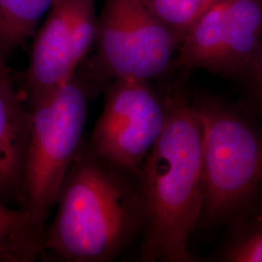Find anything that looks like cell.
<instances>
[{
    "mask_svg": "<svg viewBox=\"0 0 262 262\" xmlns=\"http://www.w3.org/2000/svg\"><path fill=\"white\" fill-rule=\"evenodd\" d=\"M165 93L167 122L137 175L144 217L138 260L198 261L189 241L203 208V125L184 84Z\"/></svg>",
    "mask_w": 262,
    "mask_h": 262,
    "instance_id": "6da1fadb",
    "label": "cell"
},
{
    "mask_svg": "<svg viewBox=\"0 0 262 262\" xmlns=\"http://www.w3.org/2000/svg\"><path fill=\"white\" fill-rule=\"evenodd\" d=\"M56 204V216L43 232L39 259L112 261L142 234L137 176L98 157L85 141Z\"/></svg>",
    "mask_w": 262,
    "mask_h": 262,
    "instance_id": "7a4b0ae2",
    "label": "cell"
},
{
    "mask_svg": "<svg viewBox=\"0 0 262 262\" xmlns=\"http://www.w3.org/2000/svg\"><path fill=\"white\" fill-rule=\"evenodd\" d=\"M203 125V208L197 229L212 231L261 209L262 137L245 104L199 93L190 97Z\"/></svg>",
    "mask_w": 262,
    "mask_h": 262,
    "instance_id": "3957f363",
    "label": "cell"
},
{
    "mask_svg": "<svg viewBox=\"0 0 262 262\" xmlns=\"http://www.w3.org/2000/svg\"><path fill=\"white\" fill-rule=\"evenodd\" d=\"M94 95L92 86L76 72L55 93L28 107L29 131L19 203L42 232L84 142L89 103Z\"/></svg>",
    "mask_w": 262,
    "mask_h": 262,
    "instance_id": "277c9868",
    "label": "cell"
},
{
    "mask_svg": "<svg viewBox=\"0 0 262 262\" xmlns=\"http://www.w3.org/2000/svg\"><path fill=\"white\" fill-rule=\"evenodd\" d=\"M173 66L233 80L261 112L262 0H217L182 40Z\"/></svg>",
    "mask_w": 262,
    "mask_h": 262,
    "instance_id": "5b68a950",
    "label": "cell"
},
{
    "mask_svg": "<svg viewBox=\"0 0 262 262\" xmlns=\"http://www.w3.org/2000/svg\"><path fill=\"white\" fill-rule=\"evenodd\" d=\"M96 54L77 72L97 94L114 80L150 82L173 66L181 39L146 0H104L96 26Z\"/></svg>",
    "mask_w": 262,
    "mask_h": 262,
    "instance_id": "8992f818",
    "label": "cell"
},
{
    "mask_svg": "<svg viewBox=\"0 0 262 262\" xmlns=\"http://www.w3.org/2000/svg\"><path fill=\"white\" fill-rule=\"evenodd\" d=\"M104 92L102 112L86 143L101 159L137 176L167 122L166 93L134 78L114 80Z\"/></svg>",
    "mask_w": 262,
    "mask_h": 262,
    "instance_id": "52a82bcc",
    "label": "cell"
},
{
    "mask_svg": "<svg viewBox=\"0 0 262 262\" xmlns=\"http://www.w3.org/2000/svg\"><path fill=\"white\" fill-rule=\"evenodd\" d=\"M47 13L34 35L19 94L27 108L75 75L95 43V0H54Z\"/></svg>",
    "mask_w": 262,
    "mask_h": 262,
    "instance_id": "ba28073f",
    "label": "cell"
},
{
    "mask_svg": "<svg viewBox=\"0 0 262 262\" xmlns=\"http://www.w3.org/2000/svg\"><path fill=\"white\" fill-rule=\"evenodd\" d=\"M29 131V110L0 90V199L19 201Z\"/></svg>",
    "mask_w": 262,
    "mask_h": 262,
    "instance_id": "9c48e42d",
    "label": "cell"
},
{
    "mask_svg": "<svg viewBox=\"0 0 262 262\" xmlns=\"http://www.w3.org/2000/svg\"><path fill=\"white\" fill-rule=\"evenodd\" d=\"M43 232L21 208L0 199V262L39 259Z\"/></svg>",
    "mask_w": 262,
    "mask_h": 262,
    "instance_id": "30bf717a",
    "label": "cell"
},
{
    "mask_svg": "<svg viewBox=\"0 0 262 262\" xmlns=\"http://www.w3.org/2000/svg\"><path fill=\"white\" fill-rule=\"evenodd\" d=\"M54 0H0V55L7 61L35 35Z\"/></svg>",
    "mask_w": 262,
    "mask_h": 262,
    "instance_id": "8fae6325",
    "label": "cell"
},
{
    "mask_svg": "<svg viewBox=\"0 0 262 262\" xmlns=\"http://www.w3.org/2000/svg\"><path fill=\"white\" fill-rule=\"evenodd\" d=\"M223 241L204 260L216 262H261V209L239 215L227 225Z\"/></svg>",
    "mask_w": 262,
    "mask_h": 262,
    "instance_id": "7c38bea8",
    "label": "cell"
},
{
    "mask_svg": "<svg viewBox=\"0 0 262 262\" xmlns=\"http://www.w3.org/2000/svg\"><path fill=\"white\" fill-rule=\"evenodd\" d=\"M217 0H146L152 12L180 39Z\"/></svg>",
    "mask_w": 262,
    "mask_h": 262,
    "instance_id": "4fadbf2b",
    "label": "cell"
},
{
    "mask_svg": "<svg viewBox=\"0 0 262 262\" xmlns=\"http://www.w3.org/2000/svg\"><path fill=\"white\" fill-rule=\"evenodd\" d=\"M0 90L8 94L10 96H18V92L16 91L9 68L7 66V61L0 55Z\"/></svg>",
    "mask_w": 262,
    "mask_h": 262,
    "instance_id": "5bb4252c",
    "label": "cell"
}]
</instances>
